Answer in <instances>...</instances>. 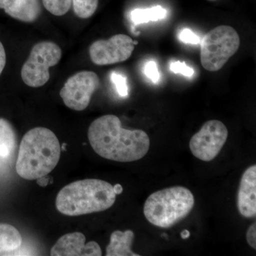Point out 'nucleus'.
<instances>
[{"label": "nucleus", "mask_w": 256, "mask_h": 256, "mask_svg": "<svg viewBox=\"0 0 256 256\" xmlns=\"http://www.w3.org/2000/svg\"><path fill=\"white\" fill-rule=\"evenodd\" d=\"M88 138L99 156L120 162L142 159L150 146V140L144 131L124 129L120 120L114 114L95 120L88 128Z\"/></svg>", "instance_id": "1"}, {"label": "nucleus", "mask_w": 256, "mask_h": 256, "mask_svg": "<svg viewBox=\"0 0 256 256\" xmlns=\"http://www.w3.org/2000/svg\"><path fill=\"white\" fill-rule=\"evenodd\" d=\"M62 146L54 133L48 128H33L20 143L16 170L18 176L36 180L50 174L60 161Z\"/></svg>", "instance_id": "2"}, {"label": "nucleus", "mask_w": 256, "mask_h": 256, "mask_svg": "<svg viewBox=\"0 0 256 256\" xmlns=\"http://www.w3.org/2000/svg\"><path fill=\"white\" fill-rule=\"evenodd\" d=\"M116 196L111 184L97 178H86L62 188L57 195L56 206L64 215L88 214L110 208L116 202Z\"/></svg>", "instance_id": "3"}, {"label": "nucleus", "mask_w": 256, "mask_h": 256, "mask_svg": "<svg viewBox=\"0 0 256 256\" xmlns=\"http://www.w3.org/2000/svg\"><path fill=\"white\" fill-rule=\"evenodd\" d=\"M194 204V196L190 190L172 186L152 194L144 203V215L152 225L170 228L186 218Z\"/></svg>", "instance_id": "4"}, {"label": "nucleus", "mask_w": 256, "mask_h": 256, "mask_svg": "<svg viewBox=\"0 0 256 256\" xmlns=\"http://www.w3.org/2000/svg\"><path fill=\"white\" fill-rule=\"evenodd\" d=\"M240 45V36L235 28L228 25L216 26L202 40V66L208 72H218L238 52Z\"/></svg>", "instance_id": "5"}, {"label": "nucleus", "mask_w": 256, "mask_h": 256, "mask_svg": "<svg viewBox=\"0 0 256 256\" xmlns=\"http://www.w3.org/2000/svg\"><path fill=\"white\" fill-rule=\"evenodd\" d=\"M62 57V50L56 44L52 42L36 44L22 68L24 82L32 88L44 86L50 78V68L58 64Z\"/></svg>", "instance_id": "6"}, {"label": "nucleus", "mask_w": 256, "mask_h": 256, "mask_svg": "<svg viewBox=\"0 0 256 256\" xmlns=\"http://www.w3.org/2000/svg\"><path fill=\"white\" fill-rule=\"evenodd\" d=\"M228 136V129L222 121H207L200 131L192 136L190 142V150L197 159L212 161L220 154Z\"/></svg>", "instance_id": "7"}, {"label": "nucleus", "mask_w": 256, "mask_h": 256, "mask_svg": "<svg viewBox=\"0 0 256 256\" xmlns=\"http://www.w3.org/2000/svg\"><path fill=\"white\" fill-rule=\"evenodd\" d=\"M100 86L98 76L94 72L82 70L66 80L60 90L64 104L72 110H85L90 104L94 92Z\"/></svg>", "instance_id": "8"}, {"label": "nucleus", "mask_w": 256, "mask_h": 256, "mask_svg": "<svg viewBox=\"0 0 256 256\" xmlns=\"http://www.w3.org/2000/svg\"><path fill=\"white\" fill-rule=\"evenodd\" d=\"M134 41L126 34H116L108 40L94 42L89 48L92 63L108 66L127 60L134 50Z\"/></svg>", "instance_id": "9"}, {"label": "nucleus", "mask_w": 256, "mask_h": 256, "mask_svg": "<svg viewBox=\"0 0 256 256\" xmlns=\"http://www.w3.org/2000/svg\"><path fill=\"white\" fill-rule=\"evenodd\" d=\"M237 207L239 213L245 218L256 216V165L247 168L240 180Z\"/></svg>", "instance_id": "10"}, {"label": "nucleus", "mask_w": 256, "mask_h": 256, "mask_svg": "<svg viewBox=\"0 0 256 256\" xmlns=\"http://www.w3.org/2000/svg\"><path fill=\"white\" fill-rule=\"evenodd\" d=\"M0 9L11 18L26 23L36 21L42 11L40 0H0Z\"/></svg>", "instance_id": "11"}, {"label": "nucleus", "mask_w": 256, "mask_h": 256, "mask_svg": "<svg viewBox=\"0 0 256 256\" xmlns=\"http://www.w3.org/2000/svg\"><path fill=\"white\" fill-rule=\"evenodd\" d=\"M86 236L80 232L60 237L50 249L52 256H86Z\"/></svg>", "instance_id": "12"}, {"label": "nucleus", "mask_w": 256, "mask_h": 256, "mask_svg": "<svg viewBox=\"0 0 256 256\" xmlns=\"http://www.w3.org/2000/svg\"><path fill=\"white\" fill-rule=\"evenodd\" d=\"M134 234L131 230H114L110 236V244L106 248L107 256H139L131 250Z\"/></svg>", "instance_id": "13"}, {"label": "nucleus", "mask_w": 256, "mask_h": 256, "mask_svg": "<svg viewBox=\"0 0 256 256\" xmlns=\"http://www.w3.org/2000/svg\"><path fill=\"white\" fill-rule=\"evenodd\" d=\"M20 232L10 224H0V256L10 255L21 246Z\"/></svg>", "instance_id": "14"}, {"label": "nucleus", "mask_w": 256, "mask_h": 256, "mask_svg": "<svg viewBox=\"0 0 256 256\" xmlns=\"http://www.w3.org/2000/svg\"><path fill=\"white\" fill-rule=\"evenodd\" d=\"M16 134L14 128L4 118H0V156L8 158L16 146Z\"/></svg>", "instance_id": "15"}, {"label": "nucleus", "mask_w": 256, "mask_h": 256, "mask_svg": "<svg viewBox=\"0 0 256 256\" xmlns=\"http://www.w3.org/2000/svg\"><path fill=\"white\" fill-rule=\"evenodd\" d=\"M168 12L162 6L158 5L146 9H136L131 12V20L134 26L149 22H156L166 18Z\"/></svg>", "instance_id": "16"}, {"label": "nucleus", "mask_w": 256, "mask_h": 256, "mask_svg": "<svg viewBox=\"0 0 256 256\" xmlns=\"http://www.w3.org/2000/svg\"><path fill=\"white\" fill-rule=\"evenodd\" d=\"M74 13L80 18H88L96 12L98 0H72Z\"/></svg>", "instance_id": "17"}, {"label": "nucleus", "mask_w": 256, "mask_h": 256, "mask_svg": "<svg viewBox=\"0 0 256 256\" xmlns=\"http://www.w3.org/2000/svg\"><path fill=\"white\" fill-rule=\"evenodd\" d=\"M42 3L50 14L60 16L68 12L72 0H42Z\"/></svg>", "instance_id": "18"}, {"label": "nucleus", "mask_w": 256, "mask_h": 256, "mask_svg": "<svg viewBox=\"0 0 256 256\" xmlns=\"http://www.w3.org/2000/svg\"><path fill=\"white\" fill-rule=\"evenodd\" d=\"M111 80L116 86V90L121 97H127L128 95V87L127 79L124 76L114 72L111 74Z\"/></svg>", "instance_id": "19"}, {"label": "nucleus", "mask_w": 256, "mask_h": 256, "mask_svg": "<svg viewBox=\"0 0 256 256\" xmlns=\"http://www.w3.org/2000/svg\"><path fill=\"white\" fill-rule=\"evenodd\" d=\"M170 68L173 73L182 74L185 76H192L194 74V70L188 67L185 62H173L170 65Z\"/></svg>", "instance_id": "20"}, {"label": "nucleus", "mask_w": 256, "mask_h": 256, "mask_svg": "<svg viewBox=\"0 0 256 256\" xmlns=\"http://www.w3.org/2000/svg\"><path fill=\"white\" fill-rule=\"evenodd\" d=\"M144 74H146V76L152 80L154 84L159 82L160 73L158 65L153 60H150L146 64V66H144Z\"/></svg>", "instance_id": "21"}, {"label": "nucleus", "mask_w": 256, "mask_h": 256, "mask_svg": "<svg viewBox=\"0 0 256 256\" xmlns=\"http://www.w3.org/2000/svg\"><path fill=\"white\" fill-rule=\"evenodd\" d=\"M178 38H180V41L185 44H197L200 43V37L188 28L183 30L180 34Z\"/></svg>", "instance_id": "22"}, {"label": "nucleus", "mask_w": 256, "mask_h": 256, "mask_svg": "<svg viewBox=\"0 0 256 256\" xmlns=\"http://www.w3.org/2000/svg\"><path fill=\"white\" fill-rule=\"evenodd\" d=\"M102 256V250L100 246L96 242H90L86 244V256Z\"/></svg>", "instance_id": "23"}, {"label": "nucleus", "mask_w": 256, "mask_h": 256, "mask_svg": "<svg viewBox=\"0 0 256 256\" xmlns=\"http://www.w3.org/2000/svg\"><path fill=\"white\" fill-rule=\"evenodd\" d=\"M248 244L252 248L256 249V224H252L248 228L246 232Z\"/></svg>", "instance_id": "24"}, {"label": "nucleus", "mask_w": 256, "mask_h": 256, "mask_svg": "<svg viewBox=\"0 0 256 256\" xmlns=\"http://www.w3.org/2000/svg\"><path fill=\"white\" fill-rule=\"evenodd\" d=\"M6 62V52H5L4 46H3L2 42H0V75L2 73L3 70H4Z\"/></svg>", "instance_id": "25"}, {"label": "nucleus", "mask_w": 256, "mask_h": 256, "mask_svg": "<svg viewBox=\"0 0 256 256\" xmlns=\"http://www.w3.org/2000/svg\"><path fill=\"white\" fill-rule=\"evenodd\" d=\"M50 178H46V176H43L36 178V183L37 184L40 185L42 188H45V186H46L48 184V183L50 182Z\"/></svg>", "instance_id": "26"}, {"label": "nucleus", "mask_w": 256, "mask_h": 256, "mask_svg": "<svg viewBox=\"0 0 256 256\" xmlns=\"http://www.w3.org/2000/svg\"><path fill=\"white\" fill-rule=\"evenodd\" d=\"M114 191L116 192V195L120 194L122 192V190H124V188H122V186H121L120 184H118L114 185Z\"/></svg>", "instance_id": "27"}, {"label": "nucleus", "mask_w": 256, "mask_h": 256, "mask_svg": "<svg viewBox=\"0 0 256 256\" xmlns=\"http://www.w3.org/2000/svg\"><path fill=\"white\" fill-rule=\"evenodd\" d=\"M181 236L183 239L188 238L190 236V232L188 230H184L181 233Z\"/></svg>", "instance_id": "28"}, {"label": "nucleus", "mask_w": 256, "mask_h": 256, "mask_svg": "<svg viewBox=\"0 0 256 256\" xmlns=\"http://www.w3.org/2000/svg\"><path fill=\"white\" fill-rule=\"evenodd\" d=\"M210 1H214V0H210Z\"/></svg>", "instance_id": "29"}]
</instances>
